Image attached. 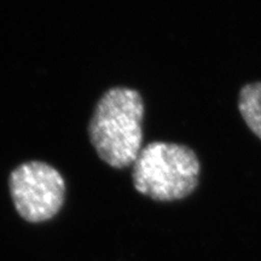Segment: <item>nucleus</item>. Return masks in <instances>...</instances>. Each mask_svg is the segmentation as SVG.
Returning <instances> with one entry per match:
<instances>
[{
    "mask_svg": "<svg viewBox=\"0 0 261 261\" xmlns=\"http://www.w3.org/2000/svg\"><path fill=\"white\" fill-rule=\"evenodd\" d=\"M238 110L249 129L261 139V83L247 84L241 89Z\"/></svg>",
    "mask_w": 261,
    "mask_h": 261,
    "instance_id": "4",
    "label": "nucleus"
},
{
    "mask_svg": "<svg viewBox=\"0 0 261 261\" xmlns=\"http://www.w3.org/2000/svg\"><path fill=\"white\" fill-rule=\"evenodd\" d=\"M9 187L16 211L31 223L51 219L63 205L64 179L56 168L45 162L19 165L10 174Z\"/></svg>",
    "mask_w": 261,
    "mask_h": 261,
    "instance_id": "3",
    "label": "nucleus"
},
{
    "mask_svg": "<svg viewBox=\"0 0 261 261\" xmlns=\"http://www.w3.org/2000/svg\"><path fill=\"white\" fill-rule=\"evenodd\" d=\"M200 160L192 149L175 143H150L133 163L137 191L155 201L188 197L200 180Z\"/></svg>",
    "mask_w": 261,
    "mask_h": 261,
    "instance_id": "2",
    "label": "nucleus"
},
{
    "mask_svg": "<svg viewBox=\"0 0 261 261\" xmlns=\"http://www.w3.org/2000/svg\"><path fill=\"white\" fill-rule=\"evenodd\" d=\"M144 103L136 90L114 87L97 103L89 135L97 155L114 168L133 165L143 149Z\"/></svg>",
    "mask_w": 261,
    "mask_h": 261,
    "instance_id": "1",
    "label": "nucleus"
}]
</instances>
